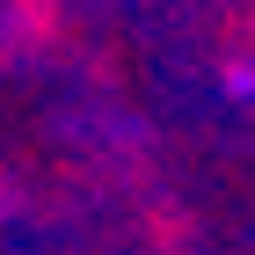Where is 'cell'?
<instances>
[{
  "mask_svg": "<svg viewBox=\"0 0 255 255\" xmlns=\"http://www.w3.org/2000/svg\"><path fill=\"white\" fill-rule=\"evenodd\" d=\"M226 95H234V102H248V95H255V66H248V59L226 66Z\"/></svg>",
  "mask_w": 255,
  "mask_h": 255,
  "instance_id": "obj_1",
  "label": "cell"
}]
</instances>
